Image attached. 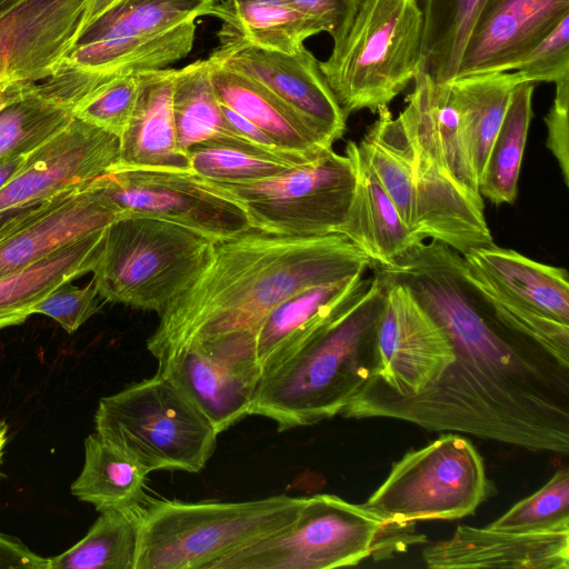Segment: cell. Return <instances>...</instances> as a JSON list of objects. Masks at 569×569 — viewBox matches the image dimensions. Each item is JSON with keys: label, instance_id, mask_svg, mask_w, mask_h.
Instances as JSON below:
<instances>
[{"label": "cell", "instance_id": "11", "mask_svg": "<svg viewBox=\"0 0 569 569\" xmlns=\"http://www.w3.org/2000/svg\"><path fill=\"white\" fill-rule=\"evenodd\" d=\"M94 182L121 212L167 220L214 241L251 230L242 206L192 171L114 169Z\"/></svg>", "mask_w": 569, "mask_h": 569}, {"label": "cell", "instance_id": "22", "mask_svg": "<svg viewBox=\"0 0 569 569\" xmlns=\"http://www.w3.org/2000/svg\"><path fill=\"white\" fill-rule=\"evenodd\" d=\"M345 153L353 161L356 187L346 221L338 233L369 258L371 269L390 266L425 240L402 221L358 143L348 141Z\"/></svg>", "mask_w": 569, "mask_h": 569}, {"label": "cell", "instance_id": "47", "mask_svg": "<svg viewBox=\"0 0 569 569\" xmlns=\"http://www.w3.org/2000/svg\"><path fill=\"white\" fill-rule=\"evenodd\" d=\"M120 0H88L83 26L88 24Z\"/></svg>", "mask_w": 569, "mask_h": 569}, {"label": "cell", "instance_id": "2", "mask_svg": "<svg viewBox=\"0 0 569 569\" xmlns=\"http://www.w3.org/2000/svg\"><path fill=\"white\" fill-rule=\"evenodd\" d=\"M369 268V258L340 233L298 237L251 229L216 241L204 268L159 313L147 349L161 366L194 340L256 333L290 296Z\"/></svg>", "mask_w": 569, "mask_h": 569}, {"label": "cell", "instance_id": "23", "mask_svg": "<svg viewBox=\"0 0 569 569\" xmlns=\"http://www.w3.org/2000/svg\"><path fill=\"white\" fill-rule=\"evenodd\" d=\"M210 80L219 102L266 132L281 148L319 157L332 142L305 116L254 80L211 59Z\"/></svg>", "mask_w": 569, "mask_h": 569}, {"label": "cell", "instance_id": "12", "mask_svg": "<svg viewBox=\"0 0 569 569\" xmlns=\"http://www.w3.org/2000/svg\"><path fill=\"white\" fill-rule=\"evenodd\" d=\"M254 335L237 331L194 340L158 367L178 383L218 433L249 416L262 377Z\"/></svg>", "mask_w": 569, "mask_h": 569}, {"label": "cell", "instance_id": "17", "mask_svg": "<svg viewBox=\"0 0 569 569\" xmlns=\"http://www.w3.org/2000/svg\"><path fill=\"white\" fill-rule=\"evenodd\" d=\"M88 0H23L0 16V82L54 74L80 32Z\"/></svg>", "mask_w": 569, "mask_h": 569}, {"label": "cell", "instance_id": "40", "mask_svg": "<svg viewBox=\"0 0 569 569\" xmlns=\"http://www.w3.org/2000/svg\"><path fill=\"white\" fill-rule=\"evenodd\" d=\"M569 16H566L518 63L523 82H560L569 79Z\"/></svg>", "mask_w": 569, "mask_h": 569}, {"label": "cell", "instance_id": "9", "mask_svg": "<svg viewBox=\"0 0 569 569\" xmlns=\"http://www.w3.org/2000/svg\"><path fill=\"white\" fill-rule=\"evenodd\" d=\"M488 493L482 457L455 432L407 452L363 505L393 523L411 526L472 515Z\"/></svg>", "mask_w": 569, "mask_h": 569}, {"label": "cell", "instance_id": "32", "mask_svg": "<svg viewBox=\"0 0 569 569\" xmlns=\"http://www.w3.org/2000/svg\"><path fill=\"white\" fill-rule=\"evenodd\" d=\"M535 83H518L509 99L500 128L493 139L482 173L479 193L496 206L512 204L532 118Z\"/></svg>", "mask_w": 569, "mask_h": 569}, {"label": "cell", "instance_id": "45", "mask_svg": "<svg viewBox=\"0 0 569 569\" xmlns=\"http://www.w3.org/2000/svg\"><path fill=\"white\" fill-rule=\"evenodd\" d=\"M36 82L4 80L0 82V108L27 92Z\"/></svg>", "mask_w": 569, "mask_h": 569}, {"label": "cell", "instance_id": "24", "mask_svg": "<svg viewBox=\"0 0 569 569\" xmlns=\"http://www.w3.org/2000/svg\"><path fill=\"white\" fill-rule=\"evenodd\" d=\"M462 258L468 268L508 298L569 325V276L566 269L496 244L473 249Z\"/></svg>", "mask_w": 569, "mask_h": 569}, {"label": "cell", "instance_id": "29", "mask_svg": "<svg viewBox=\"0 0 569 569\" xmlns=\"http://www.w3.org/2000/svg\"><path fill=\"white\" fill-rule=\"evenodd\" d=\"M147 476L141 466L96 432L84 440V465L71 492L97 511H141L150 503L144 491Z\"/></svg>", "mask_w": 569, "mask_h": 569}, {"label": "cell", "instance_id": "50", "mask_svg": "<svg viewBox=\"0 0 569 569\" xmlns=\"http://www.w3.org/2000/svg\"><path fill=\"white\" fill-rule=\"evenodd\" d=\"M2 216H3V214H2ZM2 216H0V220H1Z\"/></svg>", "mask_w": 569, "mask_h": 569}, {"label": "cell", "instance_id": "7", "mask_svg": "<svg viewBox=\"0 0 569 569\" xmlns=\"http://www.w3.org/2000/svg\"><path fill=\"white\" fill-rule=\"evenodd\" d=\"M96 432L148 473L200 472L211 458L218 431L164 371L100 399Z\"/></svg>", "mask_w": 569, "mask_h": 569}, {"label": "cell", "instance_id": "18", "mask_svg": "<svg viewBox=\"0 0 569 569\" xmlns=\"http://www.w3.org/2000/svg\"><path fill=\"white\" fill-rule=\"evenodd\" d=\"M566 16L569 0H485L468 34L456 78L515 70Z\"/></svg>", "mask_w": 569, "mask_h": 569}, {"label": "cell", "instance_id": "20", "mask_svg": "<svg viewBox=\"0 0 569 569\" xmlns=\"http://www.w3.org/2000/svg\"><path fill=\"white\" fill-rule=\"evenodd\" d=\"M432 569H569V531L511 532L459 526L452 536L427 547Z\"/></svg>", "mask_w": 569, "mask_h": 569}, {"label": "cell", "instance_id": "31", "mask_svg": "<svg viewBox=\"0 0 569 569\" xmlns=\"http://www.w3.org/2000/svg\"><path fill=\"white\" fill-rule=\"evenodd\" d=\"M171 109L179 148L211 140H246L229 126L213 90L208 60L174 69ZM248 141V140H247Z\"/></svg>", "mask_w": 569, "mask_h": 569}, {"label": "cell", "instance_id": "36", "mask_svg": "<svg viewBox=\"0 0 569 569\" xmlns=\"http://www.w3.org/2000/svg\"><path fill=\"white\" fill-rule=\"evenodd\" d=\"M73 119L71 112L42 94L37 82L0 108V160L28 154L41 147Z\"/></svg>", "mask_w": 569, "mask_h": 569}, {"label": "cell", "instance_id": "33", "mask_svg": "<svg viewBox=\"0 0 569 569\" xmlns=\"http://www.w3.org/2000/svg\"><path fill=\"white\" fill-rule=\"evenodd\" d=\"M485 0H419L423 32L419 70L437 82L456 78L460 58Z\"/></svg>", "mask_w": 569, "mask_h": 569}, {"label": "cell", "instance_id": "1", "mask_svg": "<svg viewBox=\"0 0 569 569\" xmlns=\"http://www.w3.org/2000/svg\"><path fill=\"white\" fill-rule=\"evenodd\" d=\"M375 269L410 291L447 337L455 360L415 396L398 395L372 377L342 417L390 418L568 455L569 367L496 317L467 277L459 252L422 241Z\"/></svg>", "mask_w": 569, "mask_h": 569}, {"label": "cell", "instance_id": "30", "mask_svg": "<svg viewBox=\"0 0 569 569\" xmlns=\"http://www.w3.org/2000/svg\"><path fill=\"white\" fill-rule=\"evenodd\" d=\"M513 72L478 73L448 82L478 181L500 128L513 88L523 82Z\"/></svg>", "mask_w": 569, "mask_h": 569}, {"label": "cell", "instance_id": "5", "mask_svg": "<svg viewBox=\"0 0 569 569\" xmlns=\"http://www.w3.org/2000/svg\"><path fill=\"white\" fill-rule=\"evenodd\" d=\"M214 240L177 223L122 212L92 269L103 301L160 313L207 264Z\"/></svg>", "mask_w": 569, "mask_h": 569}, {"label": "cell", "instance_id": "48", "mask_svg": "<svg viewBox=\"0 0 569 569\" xmlns=\"http://www.w3.org/2000/svg\"><path fill=\"white\" fill-rule=\"evenodd\" d=\"M8 440V426L7 423L0 421V478L2 477L1 473V463H2V457H3V449Z\"/></svg>", "mask_w": 569, "mask_h": 569}, {"label": "cell", "instance_id": "6", "mask_svg": "<svg viewBox=\"0 0 569 569\" xmlns=\"http://www.w3.org/2000/svg\"><path fill=\"white\" fill-rule=\"evenodd\" d=\"M419 0H359L345 37L320 70L347 113L377 112L413 81L420 63Z\"/></svg>", "mask_w": 569, "mask_h": 569}, {"label": "cell", "instance_id": "16", "mask_svg": "<svg viewBox=\"0 0 569 569\" xmlns=\"http://www.w3.org/2000/svg\"><path fill=\"white\" fill-rule=\"evenodd\" d=\"M209 57L271 91L309 119L332 143L342 138L348 114L329 88L316 58L302 47L284 53L256 47L240 39H219Z\"/></svg>", "mask_w": 569, "mask_h": 569}, {"label": "cell", "instance_id": "19", "mask_svg": "<svg viewBox=\"0 0 569 569\" xmlns=\"http://www.w3.org/2000/svg\"><path fill=\"white\" fill-rule=\"evenodd\" d=\"M366 272L306 288L276 306L256 330L262 376L276 369L357 303L371 286ZM262 378V377H261Z\"/></svg>", "mask_w": 569, "mask_h": 569}, {"label": "cell", "instance_id": "39", "mask_svg": "<svg viewBox=\"0 0 569 569\" xmlns=\"http://www.w3.org/2000/svg\"><path fill=\"white\" fill-rule=\"evenodd\" d=\"M139 74L122 73L97 84L72 108V117L120 138L137 102Z\"/></svg>", "mask_w": 569, "mask_h": 569}, {"label": "cell", "instance_id": "41", "mask_svg": "<svg viewBox=\"0 0 569 569\" xmlns=\"http://www.w3.org/2000/svg\"><path fill=\"white\" fill-rule=\"evenodd\" d=\"M101 297L93 281L84 287L64 284L40 301L33 313L56 320L67 332L72 333L88 319L100 311Z\"/></svg>", "mask_w": 569, "mask_h": 569}, {"label": "cell", "instance_id": "49", "mask_svg": "<svg viewBox=\"0 0 569 569\" xmlns=\"http://www.w3.org/2000/svg\"><path fill=\"white\" fill-rule=\"evenodd\" d=\"M22 1L23 0H0V16Z\"/></svg>", "mask_w": 569, "mask_h": 569}, {"label": "cell", "instance_id": "38", "mask_svg": "<svg viewBox=\"0 0 569 569\" xmlns=\"http://www.w3.org/2000/svg\"><path fill=\"white\" fill-rule=\"evenodd\" d=\"M489 529L511 532L569 531V470L558 469L535 493L513 505Z\"/></svg>", "mask_w": 569, "mask_h": 569}, {"label": "cell", "instance_id": "44", "mask_svg": "<svg viewBox=\"0 0 569 569\" xmlns=\"http://www.w3.org/2000/svg\"><path fill=\"white\" fill-rule=\"evenodd\" d=\"M0 569H49V558L32 552L19 539L0 533Z\"/></svg>", "mask_w": 569, "mask_h": 569}, {"label": "cell", "instance_id": "42", "mask_svg": "<svg viewBox=\"0 0 569 569\" xmlns=\"http://www.w3.org/2000/svg\"><path fill=\"white\" fill-rule=\"evenodd\" d=\"M556 84L552 107L545 117L548 150L558 161L565 184L569 186V79Z\"/></svg>", "mask_w": 569, "mask_h": 569}, {"label": "cell", "instance_id": "28", "mask_svg": "<svg viewBox=\"0 0 569 569\" xmlns=\"http://www.w3.org/2000/svg\"><path fill=\"white\" fill-rule=\"evenodd\" d=\"M413 82L403 110L429 133L451 177L471 194L481 197L478 176L448 82H437L421 70H418Z\"/></svg>", "mask_w": 569, "mask_h": 569}, {"label": "cell", "instance_id": "10", "mask_svg": "<svg viewBox=\"0 0 569 569\" xmlns=\"http://www.w3.org/2000/svg\"><path fill=\"white\" fill-rule=\"evenodd\" d=\"M209 182L242 206L251 229L313 237L338 233L345 223L356 170L350 156L331 149L274 177L243 183Z\"/></svg>", "mask_w": 569, "mask_h": 569}, {"label": "cell", "instance_id": "26", "mask_svg": "<svg viewBox=\"0 0 569 569\" xmlns=\"http://www.w3.org/2000/svg\"><path fill=\"white\" fill-rule=\"evenodd\" d=\"M212 16L222 20L219 39L232 38L284 53L300 50L320 27L286 0H223Z\"/></svg>", "mask_w": 569, "mask_h": 569}, {"label": "cell", "instance_id": "3", "mask_svg": "<svg viewBox=\"0 0 569 569\" xmlns=\"http://www.w3.org/2000/svg\"><path fill=\"white\" fill-rule=\"evenodd\" d=\"M383 303L385 289L375 272L357 303L262 376L249 415L273 420L279 432L340 415L376 373Z\"/></svg>", "mask_w": 569, "mask_h": 569}, {"label": "cell", "instance_id": "21", "mask_svg": "<svg viewBox=\"0 0 569 569\" xmlns=\"http://www.w3.org/2000/svg\"><path fill=\"white\" fill-rule=\"evenodd\" d=\"M173 72L174 69L167 68L140 72L137 102L119 138L114 169L191 171L187 153L179 148L173 122Z\"/></svg>", "mask_w": 569, "mask_h": 569}, {"label": "cell", "instance_id": "15", "mask_svg": "<svg viewBox=\"0 0 569 569\" xmlns=\"http://www.w3.org/2000/svg\"><path fill=\"white\" fill-rule=\"evenodd\" d=\"M121 213L94 179L13 211L9 232L0 238V278L104 230Z\"/></svg>", "mask_w": 569, "mask_h": 569}, {"label": "cell", "instance_id": "34", "mask_svg": "<svg viewBox=\"0 0 569 569\" xmlns=\"http://www.w3.org/2000/svg\"><path fill=\"white\" fill-rule=\"evenodd\" d=\"M141 511H99L80 541L49 558V569H134Z\"/></svg>", "mask_w": 569, "mask_h": 569}, {"label": "cell", "instance_id": "4", "mask_svg": "<svg viewBox=\"0 0 569 569\" xmlns=\"http://www.w3.org/2000/svg\"><path fill=\"white\" fill-rule=\"evenodd\" d=\"M306 497L239 502H150L140 515L134 569H209L297 517Z\"/></svg>", "mask_w": 569, "mask_h": 569}, {"label": "cell", "instance_id": "25", "mask_svg": "<svg viewBox=\"0 0 569 569\" xmlns=\"http://www.w3.org/2000/svg\"><path fill=\"white\" fill-rule=\"evenodd\" d=\"M107 229V228H106ZM106 229L0 278V329L24 322L34 307L60 287L91 272Z\"/></svg>", "mask_w": 569, "mask_h": 569}, {"label": "cell", "instance_id": "35", "mask_svg": "<svg viewBox=\"0 0 569 569\" xmlns=\"http://www.w3.org/2000/svg\"><path fill=\"white\" fill-rule=\"evenodd\" d=\"M191 171L204 180L243 183L278 176L299 166L247 140H211L187 150Z\"/></svg>", "mask_w": 569, "mask_h": 569}, {"label": "cell", "instance_id": "8", "mask_svg": "<svg viewBox=\"0 0 569 569\" xmlns=\"http://www.w3.org/2000/svg\"><path fill=\"white\" fill-rule=\"evenodd\" d=\"M410 526L393 523L365 505L329 493L306 497L281 530L231 552L209 569H331L390 555Z\"/></svg>", "mask_w": 569, "mask_h": 569}, {"label": "cell", "instance_id": "27", "mask_svg": "<svg viewBox=\"0 0 569 569\" xmlns=\"http://www.w3.org/2000/svg\"><path fill=\"white\" fill-rule=\"evenodd\" d=\"M217 0H120L81 28L73 47L138 40L212 16Z\"/></svg>", "mask_w": 569, "mask_h": 569}, {"label": "cell", "instance_id": "46", "mask_svg": "<svg viewBox=\"0 0 569 569\" xmlns=\"http://www.w3.org/2000/svg\"><path fill=\"white\" fill-rule=\"evenodd\" d=\"M29 154L30 153L8 157L0 160V188H2L8 180H10L23 167Z\"/></svg>", "mask_w": 569, "mask_h": 569}, {"label": "cell", "instance_id": "14", "mask_svg": "<svg viewBox=\"0 0 569 569\" xmlns=\"http://www.w3.org/2000/svg\"><path fill=\"white\" fill-rule=\"evenodd\" d=\"M119 137L73 118L0 188V216L37 206L113 170Z\"/></svg>", "mask_w": 569, "mask_h": 569}, {"label": "cell", "instance_id": "37", "mask_svg": "<svg viewBox=\"0 0 569 569\" xmlns=\"http://www.w3.org/2000/svg\"><path fill=\"white\" fill-rule=\"evenodd\" d=\"M465 270L479 296L499 320L515 331L532 339L558 361L569 367V325L513 301L468 268L466 263Z\"/></svg>", "mask_w": 569, "mask_h": 569}, {"label": "cell", "instance_id": "43", "mask_svg": "<svg viewBox=\"0 0 569 569\" xmlns=\"http://www.w3.org/2000/svg\"><path fill=\"white\" fill-rule=\"evenodd\" d=\"M312 19L333 39L341 40L350 28L359 0H286Z\"/></svg>", "mask_w": 569, "mask_h": 569}, {"label": "cell", "instance_id": "13", "mask_svg": "<svg viewBox=\"0 0 569 569\" xmlns=\"http://www.w3.org/2000/svg\"><path fill=\"white\" fill-rule=\"evenodd\" d=\"M385 289L377 332L373 378L401 396H415L439 380L455 360L447 337L410 291L373 269Z\"/></svg>", "mask_w": 569, "mask_h": 569}]
</instances>
